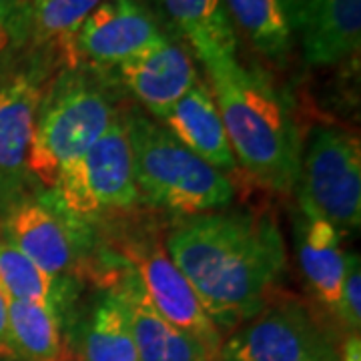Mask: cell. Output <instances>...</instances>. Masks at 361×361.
Segmentation results:
<instances>
[{
    "label": "cell",
    "instance_id": "cell-1",
    "mask_svg": "<svg viewBox=\"0 0 361 361\" xmlns=\"http://www.w3.org/2000/svg\"><path fill=\"white\" fill-rule=\"evenodd\" d=\"M165 249L223 337L263 310L287 263L277 223L241 211L180 221L169 231Z\"/></svg>",
    "mask_w": 361,
    "mask_h": 361
},
{
    "label": "cell",
    "instance_id": "cell-2",
    "mask_svg": "<svg viewBox=\"0 0 361 361\" xmlns=\"http://www.w3.org/2000/svg\"><path fill=\"white\" fill-rule=\"evenodd\" d=\"M205 68L237 165L271 191H295L301 142L269 78L239 65L237 56Z\"/></svg>",
    "mask_w": 361,
    "mask_h": 361
},
{
    "label": "cell",
    "instance_id": "cell-3",
    "mask_svg": "<svg viewBox=\"0 0 361 361\" xmlns=\"http://www.w3.org/2000/svg\"><path fill=\"white\" fill-rule=\"evenodd\" d=\"M118 116L109 89L80 68H66L44 90L28 155V180L51 191L59 177Z\"/></svg>",
    "mask_w": 361,
    "mask_h": 361
},
{
    "label": "cell",
    "instance_id": "cell-4",
    "mask_svg": "<svg viewBox=\"0 0 361 361\" xmlns=\"http://www.w3.org/2000/svg\"><path fill=\"white\" fill-rule=\"evenodd\" d=\"M127 125L142 203L189 217L231 205L229 175L195 155L167 127L139 113L127 116Z\"/></svg>",
    "mask_w": 361,
    "mask_h": 361
},
{
    "label": "cell",
    "instance_id": "cell-5",
    "mask_svg": "<svg viewBox=\"0 0 361 361\" xmlns=\"http://www.w3.org/2000/svg\"><path fill=\"white\" fill-rule=\"evenodd\" d=\"M44 195L80 225L137 205L141 197L133 171L127 116H116L103 137Z\"/></svg>",
    "mask_w": 361,
    "mask_h": 361
},
{
    "label": "cell",
    "instance_id": "cell-6",
    "mask_svg": "<svg viewBox=\"0 0 361 361\" xmlns=\"http://www.w3.org/2000/svg\"><path fill=\"white\" fill-rule=\"evenodd\" d=\"M299 209H307L334 223L339 231H360L361 147L360 137L319 125L301 147L295 185Z\"/></svg>",
    "mask_w": 361,
    "mask_h": 361
},
{
    "label": "cell",
    "instance_id": "cell-7",
    "mask_svg": "<svg viewBox=\"0 0 361 361\" xmlns=\"http://www.w3.org/2000/svg\"><path fill=\"white\" fill-rule=\"evenodd\" d=\"M217 361H339V353L301 299L279 295L229 334Z\"/></svg>",
    "mask_w": 361,
    "mask_h": 361
},
{
    "label": "cell",
    "instance_id": "cell-8",
    "mask_svg": "<svg viewBox=\"0 0 361 361\" xmlns=\"http://www.w3.org/2000/svg\"><path fill=\"white\" fill-rule=\"evenodd\" d=\"M2 239L51 277H71L87 247V227L71 219L47 195H23L2 207Z\"/></svg>",
    "mask_w": 361,
    "mask_h": 361
},
{
    "label": "cell",
    "instance_id": "cell-9",
    "mask_svg": "<svg viewBox=\"0 0 361 361\" xmlns=\"http://www.w3.org/2000/svg\"><path fill=\"white\" fill-rule=\"evenodd\" d=\"M121 259L135 269L155 310L171 325L205 345L217 360L225 337L205 313L187 277L169 257L165 245L153 239H130Z\"/></svg>",
    "mask_w": 361,
    "mask_h": 361
},
{
    "label": "cell",
    "instance_id": "cell-10",
    "mask_svg": "<svg viewBox=\"0 0 361 361\" xmlns=\"http://www.w3.org/2000/svg\"><path fill=\"white\" fill-rule=\"evenodd\" d=\"M42 94L44 75L39 68L0 77V209L25 195Z\"/></svg>",
    "mask_w": 361,
    "mask_h": 361
},
{
    "label": "cell",
    "instance_id": "cell-11",
    "mask_svg": "<svg viewBox=\"0 0 361 361\" xmlns=\"http://www.w3.org/2000/svg\"><path fill=\"white\" fill-rule=\"evenodd\" d=\"M165 37L137 0H104L82 23L73 42V68L80 63L116 66Z\"/></svg>",
    "mask_w": 361,
    "mask_h": 361
},
{
    "label": "cell",
    "instance_id": "cell-12",
    "mask_svg": "<svg viewBox=\"0 0 361 361\" xmlns=\"http://www.w3.org/2000/svg\"><path fill=\"white\" fill-rule=\"evenodd\" d=\"M106 283L127 311L139 361H217L205 345L171 325L155 310L141 279L125 259H113Z\"/></svg>",
    "mask_w": 361,
    "mask_h": 361
},
{
    "label": "cell",
    "instance_id": "cell-13",
    "mask_svg": "<svg viewBox=\"0 0 361 361\" xmlns=\"http://www.w3.org/2000/svg\"><path fill=\"white\" fill-rule=\"evenodd\" d=\"M281 6L310 65L329 66L357 59L361 0H281Z\"/></svg>",
    "mask_w": 361,
    "mask_h": 361
},
{
    "label": "cell",
    "instance_id": "cell-14",
    "mask_svg": "<svg viewBox=\"0 0 361 361\" xmlns=\"http://www.w3.org/2000/svg\"><path fill=\"white\" fill-rule=\"evenodd\" d=\"M115 68L118 80L161 121L199 80L191 54L167 37Z\"/></svg>",
    "mask_w": 361,
    "mask_h": 361
},
{
    "label": "cell",
    "instance_id": "cell-15",
    "mask_svg": "<svg viewBox=\"0 0 361 361\" xmlns=\"http://www.w3.org/2000/svg\"><path fill=\"white\" fill-rule=\"evenodd\" d=\"M295 247L299 267L313 295L336 315L348 257V251L343 249V233L322 215L299 209Z\"/></svg>",
    "mask_w": 361,
    "mask_h": 361
},
{
    "label": "cell",
    "instance_id": "cell-16",
    "mask_svg": "<svg viewBox=\"0 0 361 361\" xmlns=\"http://www.w3.org/2000/svg\"><path fill=\"white\" fill-rule=\"evenodd\" d=\"M167 129L195 155L221 173L237 171V159L225 133L219 106L205 80H197L165 115Z\"/></svg>",
    "mask_w": 361,
    "mask_h": 361
},
{
    "label": "cell",
    "instance_id": "cell-17",
    "mask_svg": "<svg viewBox=\"0 0 361 361\" xmlns=\"http://www.w3.org/2000/svg\"><path fill=\"white\" fill-rule=\"evenodd\" d=\"M77 343L80 361H139L127 311L109 283L78 322Z\"/></svg>",
    "mask_w": 361,
    "mask_h": 361
},
{
    "label": "cell",
    "instance_id": "cell-18",
    "mask_svg": "<svg viewBox=\"0 0 361 361\" xmlns=\"http://www.w3.org/2000/svg\"><path fill=\"white\" fill-rule=\"evenodd\" d=\"M191 42L197 56L209 65L213 61L237 56V37L223 0H159Z\"/></svg>",
    "mask_w": 361,
    "mask_h": 361
},
{
    "label": "cell",
    "instance_id": "cell-19",
    "mask_svg": "<svg viewBox=\"0 0 361 361\" xmlns=\"http://www.w3.org/2000/svg\"><path fill=\"white\" fill-rule=\"evenodd\" d=\"M0 289L8 299L44 303L65 319L77 287L71 277H51L0 237Z\"/></svg>",
    "mask_w": 361,
    "mask_h": 361
},
{
    "label": "cell",
    "instance_id": "cell-20",
    "mask_svg": "<svg viewBox=\"0 0 361 361\" xmlns=\"http://www.w3.org/2000/svg\"><path fill=\"white\" fill-rule=\"evenodd\" d=\"M8 336L16 361H65L63 317L44 303L8 299Z\"/></svg>",
    "mask_w": 361,
    "mask_h": 361
},
{
    "label": "cell",
    "instance_id": "cell-21",
    "mask_svg": "<svg viewBox=\"0 0 361 361\" xmlns=\"http://www.w3.org/2000/svg\"><path fill=\"white\" fill-rule=\"evenodd\" d=\"M229 20L265 59L283 63L291 51V28L281 0H223ZM231 23V25H233Z\"/></svg>",
    "mask_w": 361,
    "mask_h": 361
},
{
    "label": "cell",
    "instance_id": "cell-22",
    "mask_svg": "<svg viewBox=\"0 0 361 361\" xmlns=\"http://www.w3.org/2000/svg\"><path fill=\"white\" fill-rule=\"evenodd\" d=\"M104 0H30L28 40L63 54L73 68V42L82 23Z\"/></svg>",
    "mask_w": 361,
    "mask_h": 361
},
{
    "label": "cell",
    "instance_id": "cell-23",
    "mask_svg": "<svg viewBox=\"0 0 361 361\" xmlns=\"http://www.w3.org/2000/svg\"><path fill=\"white\" fill-rule=\"evenodd\" d=\"M337 322L348 334H360L361 329V263L357 253H348L345 257V275L339 291L336 310Z\"/></svg>",
    "mask_w": 361,
    "mask_h": 361
},
{
    "label": "cell",
    "instance_id": "cell-24",
    "mask_svg": "<svg viewBox=\"0 0 361 361\" xmlns=\"http://www.w3.org/2000/svg\"><path fill=\"white\" fill-rule=\"evenodd\" d=\"M28 40V4L0 11V65Z\"/></svg>",
    "mask_w": 361,
    "mask_h": 361
},
{
    "label": "cell",
    "instance_id": "cell-25",
    "mask_svg": "<svg viewBox=\"0 0 361 361\" xmlns=\"http://www.w3.org/2000/svg\"><path fill=\"white\" fill-rule=\"evenodd\" d=\"M0 357L4 361H16L11 336H8V297L0 289Z\"/></svg>",
    "mask_w": 361,
    "mask_h": 361
},
{
    "label": "cell",
    "instance_id": "cell-26",
    "mask_svg": "<svg viewBox=\"0 0 361 361\" xmlns=\"http://www.w3.org/2000/svg\"><path fill=\"white\" fill-rule=\"evenodd\" d=\"M341 361H361V339L360 334H348L343 345H341V353H339Z\"/></svg>",
    "mask_w": 361,
    "mask_h": 361
},
{
    "label": "cell",
    "instance_id": "cell-27",
    "mask_svg": "<svg viewBox=\"0 0 361 361\" xmlns=\"http://www.w3.org/2000/svg\"><path fill=\"white\" fill-rule=\"evenodd\" d=\"M30 0H0V11L4 8H14V6H25Z\"/></svg>",
    "mask_w": 361,
    "mask_h": 361
}]
</instances>
